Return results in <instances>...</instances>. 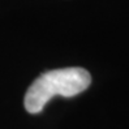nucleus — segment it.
<instances>
[{
    "instance_id": "obj_1",
    "label": "nucleus",
    "mask_w": 129,
    "mask_h": 129,
    "mask_svg": "<svg viewBox=\"0 0 129 129\" xmlns=\"http://www.w3.org/2000/svg\"><path fill=\"white\" fill-rule=\"evenodd\" d=\"M90 82V73L83 68L72 67L44 72L29 86L24 99L25 108L29 113H38L54 96H74L85 91Z\"/></svg>"
}]
</instances>
